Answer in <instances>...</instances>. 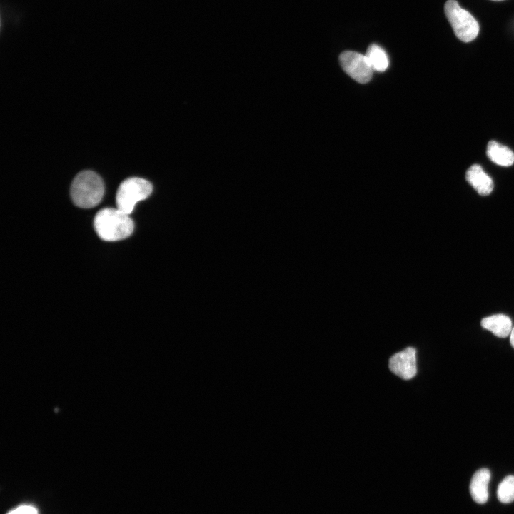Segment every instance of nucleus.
I'll list each match as a JSON object with an SVG mask.
<instances>
[{
	"mask_svg": "<svg viewBox=\"0 0 514 514\" xmlns=\"http://www.w3.org/2000/svg\"><path fill=\"white\" fill-rule=\"evenodd\" d=\"M416 350L408 347L390 358L389 368L397 376L410 380L417 373Z\"/></svg>",
	"mask_w": 514,
	"mask_h": 514,
	"instance_id": "nucleus-6",
	"label": "nucleus"
},
{
	"mask_svg": "<svg viewBox=\"0 0 514 514\" xmlns=\"http://www.w3.org/2000/svg\"><path fill=\"white\" fill-rule=\"evenodd\" d=\"M70 193L73 202L78 207L93 208L101 202L104 196V181L94 171H84L74 178Z\"/></svg>",
	"mask_w": 514,
	"mask_h": 514,
	"instance_id": "nucleus-2",
	"label": "nucleus"
},
{
	"mask_svg": "<svg viewBox=\"0 0 514 514\" xmlns=\"http://www.w3.org/2000/svg\"><path fill=\"white\" fill-rule=\"evenodd\" d=\"M492 1H503V0H492Z\"/></svg>",
	"mask_w": 514,
	"mask_h": 514,
	"instance_id": "nucleus-15",
	"label": "nucleus"
},
{
	"mask_svg": "<svg viewBox=\"0 0 514 514\" xmlns=\"http://www.w3.org/2000/svg\"><path fill=\"white\" fill-rule=\"evenodd\" d=\"M481 326L499 338H506L512 331V321L504 314H495L481 321Z\"/></svg>",
	"mask_w": 514,
	"mask_h": 514,
	"instance_id": "nucleus-9",
	"label": "nucleus"
},
{
	"mask_svg": "<svg viewBox=\"0 0 514 514\" xmlns=\"http://www.w3.org/2000/svg\"><path fill=\"white\" fill-rule=\"evenodd\" d=\"M343 71L361 84L368 82L373 76L372 69L366 55L353 51H345L339 56Z\"/></svg>",
	"mask_w": 514,
	"mask_h": 514,
	"instance_id": "nucleus-5",
	"label": "nucleus"
},
{
	"mask_svg": "<svg viewBox=\"0 0 514 514\" xmlns=\"http://www.w3.org/2000/svg\"><path fill=\"white\" fill-rule=\"evenodd\" d=\"M486 153L489 159L498 165L509 166L514 163V153L495 141L488 143Z\"/></svg>",
	"mask_w": 514,
	"mask_h": 514,
	"instance_id": "nucleus-10",
	"label": "nucleus"
},
{
	"mask_svg": "<svg viewBox=\"0 0 514 514\" xmlns=\"http://www.w3.org/2000/svg\"><path fill=\"white\" fill-rule=\"evenodd\" d=\"M94 229L104 241H116L129 237L134 224L129 215L116 208L100 210L94 219Z\"/></svg>",
	"mask_w": 514,
	"mask_h": 514,
	"instance_id": "nucleus-1",
	"label": "nucleus"
},
{
	"mask_svg": "<svg viewBox=\"0 0 514 514\" xmlns=\"http://www.w3.org/2000/svg\"><path fill=\"white\" fill-rule=\"evenodd\" d=\"M465 178L480 195H489L493 189L491 178L479 165L471 166L466 172Z\"/></svg>",
	"mask_w": 514,
	"mask_h": 514,
	"instance_id": "nucleus-8",
	"label": "nucleus"
},
{
	"mask_svg": "<svg viewBox=\"0 0 514 514\" xmlns=\"http://www.w3.org/2000/svg\"><path fill=\"white\" fill-rule=\"evenodd\" d=\"M497 497L503 503L514 501V475H508L499 483L497 488Z\"/></svg>",
	"mask_w": 514,
	"mask_h": 514,
	"instance_id": "nucleus-12",
	"label": "nucleus"
},
{
	"mask_svg": "<svg viewBox=\"0 0 514 514\" xmlns=\"http://www.w3.org/2000/svg\"><path fill=\"white\" fill-rule=\"evenodd\" d=\"M490 472L487 468L477 470L473 475L470 483V493L473 500L478 504H484L488 499V484Z\"/></svg>",
	"mask_w": 514,
	"mask_h": 514,
	"instance_id": "nucleus-7",
	"label": "nucleus"
},
{
	"mask_svg": "<svg viewBox=\"0 0 514 514\" xmlns=\"http://www.w3.org/2000/svg\"><path fill=\"white\" fill-rule=\"evenodd\" d=\"M444 11L455 35L460 41L470 42L477 37L479 32L478 21L468 11L462 9L455 0H448Z\"/></svg>",
	"mask_w": 514,
	"mask_h": 514,
	"instance_id": "nucleus-4",
	"label": "nucleus"
},
{
	"mask_svg": "<svg viewBox=\"0 0 514 514\" xmlns=\"http://www.w3.org/2000/svg\"><path fill=\"white\" fill-rule=\"evenodd\" d=\"M373 71H384L389 66L388 56L385 50L380 46L371 44L365 54Z\"/></svg>",
	"mask_w": 514,
	"mask_h": 514,
	"instance_id": "nucleus-11",
	"label": "nucleus"
},
{
	"mask_svg": "<svg viewBox=\"0 0 514 514\" xmlns=\"http://www.w3.org/2000/svg\"><path fill=\"white\" fill-rule=\"evenodd\" d=\"M7 514H38V511L32 505H24L11 510Z\"/></svg>",
	"mask_w": 514,
	"mask_h": 514,
	"instance_id": "nucleus-13",
	"label": "nucleus"
},
{
	"mask_svg": "<svg viewBox=\"0 0 514 514\" xmlns=\"http://www.w3.org/2000/svg\"><path fill=\"white\" fill-rule=\"evenodd\" d=\"M510 336V341L511 346L514 348V328H513Z\"/></svg>",
	"mask_w": 514,
	"mask_h": 514,
	"instance_id": "nucleus-14",
	"label": "nucleus"
},
{
	"mask_svg": "<svg viewBox=\"0 0 514 514\" xmlns=\"http://www.w3.org/2000/svg\"><path fill=\"white\" fill-rule=\"evenodd\" d=\"M153 191L151 183L138 177L128 178L119 186L116 196V208L130 215L136 204L147 198Z\"/></svg>",
	"mask_w": 514,
	"mask_h": 514,
	"instance_id": "nucleus-3",
	"label": "nucleus"
}]
</instances>
